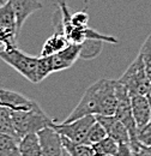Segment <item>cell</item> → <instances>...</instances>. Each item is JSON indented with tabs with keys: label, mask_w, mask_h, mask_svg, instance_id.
<instances>
[{
	"label": "cell",
	"mask_w": 151,
	"mask_h": 156,
	"mask_svg": "<svg viewBox=\"0 0 151 156\" xmlns=\"http://www.w3.org/2000/svg\"><path fill=\"white\" fill-rule=\"evenodd\" d=\"M11 117L19 140L22 137L30 133H37L42 129L52 126L55 122V119L48 117L37 102L31 109L28 111H11Z\"/></svg>",
	"instance_id": "1"
},
{
	"label": "cell",
	"mask_w": 151,
	"mask_h": 156,
	"mask_svg": "<svg viewBox=\"0 0 151 156\" xmlns=\"http://www.w3.org/2000/svg\"><path fill=\"white\" fill-rule=\"evenodd\" d=\"M0 59L15 69L29 82L37 84L38 57L29 55L22 52L18 47H12L5 51H0Z\"/></svg>",
	"instance_id": "2"
},
{
	"label": "cell",
	"mask_w": 151,
	"mask_h": 156,
	"mask_svg": "<svg viewBox=\"0 0 151 156\" xmlns=\"http://www.w3.org/2000/svg\"><path fill=\"white\" fill-rule=\"evenodd\" d=\"M118 80L127 88L131 96H134V95H144L145 96L146 95L151 85V82L148 78L143 59L139 54L130 64L127 70Z\"/></svg>",
	"instance_id": "3"
},
{
	"label": "cell",
	"mask_w": 151,
	"mask_h": 156,
	"mask_svg": "<svg viewBox=\"0 0 151 156\" xmlns=\"http://www.w3.org/2000/svg\"><path fill=\"white\" fill-rule=\"evenodd\" d=\"M98 88L100 82H95L91 84L83 94L80 101L76 106V108L70 113V115L66 118L62 122H71L73 120L80 118L88 117V115H97L100 111V98H98Z\"/></svg>",
	"instance_id": "4"
},
{
	"label": "cell",
	"mask_w": 151,
	"mask_h": 156,
	"mask_svg": "<svg viewBox=\"0 0 151 156\" xmlns=\"http://www.w3.org/2000/svg\"><path fill=\"white\" fill-rule=\"evenodd\" d=\"M95 122H96V117L88 115V117L73 120L71 122H61V124L54 122L52 126L62 137L68 138L72 142L85 143L88 132Z\"/></svg>",
	"instance_id": "5"
},
{
	"label": "cell",
	"mask_w": 151,
	"mask_h": 156,
	"mask_svg": "<svg viewBox=\"0 0 151 156\" xmlns=\"http://www.w3.org/2000/svg\"><path fill=\"white\" fill-rule=\"evenodd\" d=\"M98 98H100V111L97 115H115L118 108V98L115 91L116 80L101 78L98 79Z\"/></svg>",
	"instance_id": "6"
},
{
	"label": "cell",
	"mask_w": 151,
	"mask_h": 156,
	"mask_svg": "<svg viewBox=\"0 0 151 156\" xmlns=\"http://www.w3.org/2000/svg\"><path fill=\"white\" fill-rule=\"evenodd\" d=\"M38 142L43 156H62L65 148L61 135L53 126H47L37 132Z\"/></svg>",
	"instance_id": "7"
},
{
	"label": "cell",
	"mask_w": 151,
	"mask_h": 156,
	"mask_svg": "<svg viewBox=\"0 0 151 156\" xmlns=\"http://www.w3.org/2000/svg\"><path fill=\"white\" fill-rule=\"evenodd\" d=\"M96 120L104 127L108 137L115 139L118 143H130L131 137L127 127L115 115H95Z\"/></svg>",
	"instance_id": "8"
},
{
	"label": "cell",
	"mask_w": 151,
	"mask_h": 156,
	"mask_svg": "<svg viewBox=\"0 0 151 156\" xmlns=\"http://www.w3.org/2000/svg\"><path fill=\"white\" fill-rule=\"evenodd\" d=\"M80 53H82V44L70 43L61 52H59L54 55H51L53 73L70 69L80 58Z\"/></svg>",
	"instance_id": "9"
},
{
	"label": "cell",
	"mask_w": 151,
	"mask_h": 156,
	"mask_svg": "<svg viewBox=\"0 0 151 156\" xmlns=\"http://www.w3.org/2000/svg\"><path fill=\"white\" fill-rule=\"evenodd\" d=\"M36 101L25 98L13 90L0 89V105L10 111H28L35 106Z\"/></svg>",
	"instance_id": "10"
},
{
	"label": "cell",
	"mask_w": 151,
	"mask_h": 156,
	"mask_svg": "<svg viewBox=\"0 0 151 156\" xmlns=\"http://www.w3.org/2000/svg\"><path fill=\"white\" fill-rule=\"evenodd\" d=\"M7 1L11 4L15 11L18 33L24 25L25 20H28V17L43 7L41 0H7Z\"/></svg>",
	"instance_id": "11"
},
{
	"label": "cell",
	"mask_w": 151,
	"mask_h": 156,
	"mask_svg": "<svg viewBox=\"0 0 151 156\" xmlns=\"http://www.w3.org/2000/svg\"><path fill=\"white\" fill-rule=\"evenodd\" d=\"M131 107L137 129L139 131L151 121V108L144 95L131 96Z\"/></svg>",
	"instance_id": "12"
},
{
	"label": "cell",
	"mask_w": 151,
	"mask_h": 156,
	"mask_svg": "<svg viewBox=\"0 0 151 156\" xmlns=\"http://www.w3.org/2000/svg\"><path fill=\"white\" fill-rule=\"evenodd\" d=\"M70 44V41L66 39V36L61 33H54L52 36L46 40V42L42 46L40 57H51L54 55L62 49H65Z\"/></svg>",
	"instance_id": "13"
},
{
	"label": "cell",
	"mask_w": 151,
	"mask_h": 156,
	"mask_svg": "<svg viewBox=\"0 0 151 156\" xmlns=\"http://www.w3.org/2000/svg\"><path fill=\"white\" fill-rule=\"evenodd\" d=\"M19 154L20 156H43L37 133H30L20 138Z\"/></svg>",
	"instance_id": "14"
},
{
	"label": "cell",
	"mask_w": 151,
	"mask_h": 156,
	"mask_svg": "<svg viewBox=\"0 0 151 156\" xmlns=\"http://www.w3.org/2000/svg\"><path fill=\"white\" fill-rule=\"evenodd\" d=\"M0 156H20L19 139L0 131Z\"/></svg>",
	"instance_id": "15"
},
{
	"label": "cell",
	"mask_w": 151,
	"mask_h": 156,
	"mask_svg": "<svg viewBox=\"0 0 151 156\" xmlns=\"http://www.w3.org/2000/svg\"><path fill=\"white\" fill-rule=\"evenodd\" d=\"M91 149L93 156H115L119 149V143L111 137H106L101 142L93 144Z\"/></svg>",
	"instance_id": "16"
},
{
	"label": "cell",
	"mask_w": 151,
	"mask_h": 156,
	"mask_svg": "<svg viewBox=\"0 0 151 156\" xmlns=\"http://www.w3.org/2000/svg\"><path fill=\"white\" fill-rule=\"evenodd\" d=\"M62 138V145L65 150L70 154V156H93V149L91 145L85 143H77L72 142L68 138L61 136Z\"/></svg>",
	"instance_id": "17"
},
{
	"label": "cell",
	"mask_w": 151,
	"mask_h": 156,
	"mask_svg": "<svg viewBox=\"0 0 151 156\" xmlns=\"http://www.w3.org/2000/svg\"><path fill=\"white\" fill-rule=\"evenodd\" d=\"M17 36H18L17 28L0 25V51L17 47Z\"/></svg>",
	"instance_id": "18"
},
{
	"label": "cell",
	"mask_w": 151,
	"mask_h": 156,
	"mask_svg": "<svg viewBox=\"0 0 151 156\" xmlns=\"http://www.w3.org/2000/svg\"><path fill=\"white\" fill-rule=\"evenodd\" d=\"M0 131L11 135V136L16 137L19 139L16 133V130L13 127V122H12V117H11V111L6 107H2L0 105Z\"/></svg>",
	"instance_id": "19"
},
{
	"label": "cell",
	"mask_w": 151,
	"mask_h": 156,
	"mask_svg": "<svg viewBox=\"0 0 151 156\" xmlns=\"http://www.w3.org/2000/svg\"><path fill=\"white\" fill-rule=\"evenodd\" d=\"M0 25L10 27V28H17V20L15 11L9 1L2 4L0 6ZM18 30V29H17Z\"/></svg>",
	"instance_id": "20"
},
{
	"label": "cell",
	"mask_w": 151,
	"mask_h": 156,
	"mask_svg": "<svg viewBox=\"0 0 151 156\" xmlns=\"http://www.w3.org/2000/svg\"><path fill=\"white\" fill-rule=\"evenodd\" d=\"M106 137H108V135H107L104 127L96 120V122L90 127V130H89V132H88L85 144L93 145V144H96V143L101 142V140L104 139Z\"/></svg>",
	"instance_id": "21"
},
{
	"label": "cell",
	"mask_w": 151,
	"mask_h": 156,
	"mask_svg": "<svg viewBox=\"0 0 151 156\" xmlns=\"http://www.w3.org/2000/svg\"><path fill=\"white\" fill-rule=\"evenodd\" d=\"M138 54L143 59L146 75H148V78L151 82V35H149L146 37V40L144 41V43L142 44Z\"/></svg>",
	"instance_id": "22"
},
{
	"label": "cell",
	"mask_w": 151,
	"mask_h": 156,
	"mask_svg": "<svg viewBox=\"0 0 151 156\" xmlns=\"http://www.w3.org/2000/svg\"><path fill=\"white\" fill-rule=\"evenodd\" d=\"M51 73H53V67H52L51 57H38L37 83L42 82L44 78L48 77Z\"/></svg>",
	"instance_id": "23"
},
{
	"label": "cell",
	"mask_w": 151,
	"mask_h": 156,
	"mask_svg": "<svg viewBox=\"0 0 151 156\" xmlns=\"http://www.w3.org/2000/svg\"><path fill=\"white\" fill-rule=\"evenodd\" d=\"M89 23V15L86 11H78L71 16V24L77 28H85Z\"/></svg>",
	"instance_id": "24"
},
{
	"label": "cell",
	"mask_w": 151,
	"mask_h": 156,
	"mask_svg": "<svg viewBox=\"0 0 151 156\" xmlns=\"http://www.w3.org/2000/svg\"><path fill=\"white\" fill-rule=\"evenodd\" d=\"M138 140L146 147H151V121L138 131Z\"/></svg>",
	"instance_id": "25"
},
{
	"label": "cell",
	"mask_w": 151,
	"mask_h": 156,
	"mask_svg": "<svg viewBox=\"0 0 151 156\" xmlns=\"http://www.w3.org/2000/svg\"><path fill=\"white\" fill-rule=\"evenodd\" d=\"M115 156H133L132 147L130 143H119V149Z\"/></svg>",
	"instance_id": "26"
},
{
	"label": "cell",
	"mask_w": 151,
	"mask_h": 156,
	"mask_svg": "<svg viewBox=\"0 0 151 156\" xmlns=\"http://www.w3.org/2000/svg\"><path fill=\"white\" fill-rule=\"evenodd\" d=\"M145 98L148 100L149 106H150V108H151V85H150V88H149V90H148V93H146V95H145Z\"/></svg>",
	"instance_id": "27"
},
{
	"label": "cell",
	"mask_w": 151,
	"mask_h": 156,
	"mask_svg": "<svg viewBox=\"0 0 151 156\" xmlns=\"http://www.w3.org/2000/svg\"><path fill=\"white\" fill-rule=\"evenodd\" d=\"M62 156H70V154H68V153L65 150V151H64V154H62Z\"/></svg>",
	"instance_id": "28"
},
{
	"label": "cell",
	"mask_w": 151,
	"mask_h": 156,
	"mask_svg": "<svg viewBox=\"0 0 151 156\" xmlns=\"http://www.w3.org/2000/svg\"><path fill=\"white\" fill-rule=\"evenodd\" d=\"M5 2H6L5 0H0V4H1V5H2V4H5Z\"/></svg>",
	"instance_id": "29"
},
{
	"label": "cell",
	"mask_w": 151,
	"mask_h": 156,
	"mask_svg": "<svg viewBox=\"0 0 151 156\" xmlns=\"http://www.w3.org/2000/svg\"><path fill=\"white\" fill-rule=\"evenodd\" d=\"M0 6H1V4H0Z\"/></svg>",
	"instance_id": "30"
}]
</instances>
